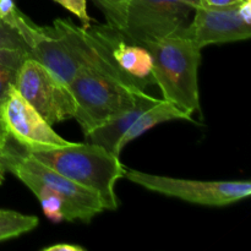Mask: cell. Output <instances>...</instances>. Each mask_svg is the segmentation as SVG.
Returning <instances> with one entry per match:
<instances>
[{
	"label": "cell",
	"instance_id": "1",
	"mask_svg": "<svg viewBox=\"0 0 251 251\" xmlns=\"http://www.w3.org/2000/svg\"><path fill=\"white\" fill-rule=\"evenodd\" d=\"M27 153L74 183L97 194L105 210L119 206L115 184L124 178L125 167L119 157L96 144L70 142L54 149L32 150Z\"/></svg>",
	"mask_w": 251,
	"mask_h": 251
},
{
	"label": "cell",
	"instance_id": "2",
	"mask_svg": "<svg viewBox=\"0 0 251 251\" xmlns=\"http://www.w3.org/2000/svg\"><path fill=\"white\" fill-rule=\"evenodd\" d=\"M145 47L151 54L154 85L159 87L163 100L193 115L200 109L199 66L202 48L185 31Z\"/></svg>",
	"mask_w": 251,
	"mask_h": 251
},
{
	"label": "cell",
	"instance_id": "3",
	"mask_svg": "<svg viewBox=\"0 0 251 251\" xmlns=\"http://www.w3.org/2000/svg\"><path fill=\"white\" fill-rule=\"evenodd\" d=\"M68 85L77 104L74 119L81 126L83 135L132 108L147 96L145 91L127 87L86 66L78 68Z\"/></svg>",
	"mask_w": 251,
	"mask_h": 251
},
{
	"label": "cell",
	"instance_id": "4",
	"mask_svg": "<svg viewBox=\"0 0 251 251\" xmlns=\"http://www.w3.org/2000/svg\"><path fill=\"white\" fill-rule=\"evenodd\" d=\"M124 178L153 193L196 205L223 207L251 194L249 180H191L125 169Z\"/></svg>",
	"mask_w": 251,
	"mask_h": 251
},
{
	"label": "cell",
	"instance_id": "5",
	"mask_svg": "<svg viewBox=\"0 0 251 251\" xmlns=\"http://www.w3.org/2000/svg\"><path fill=\"white\" fill-rule=\"evenodd\" d=\"M15 88L49 125L75 117L77 104L68 83L31 56L22 61Z\"/></svg>",
	"mask_w": 251,
	"mask_h": 251
},
{
	"label": "cell",
	"instance_id": "6",
	"mask_svg": "<svg viewBox=\"0 0 251 251\" xmlns=\"http://www.w3.org/2000/svg\"><path fill=\"white\" fill-rule=\"evenodd\" d=\"M193 11L189 0H129L122 31L145 47L185 31Z\"/></svg>",
	"mask_w": 251,
	"mask_h": 251
},
{
	"label": "cell",
	"instance_id": "7",
	"mask_svg": "<svg viewBox=\"0 0 251 251\" xmlns=\"http://www.w3.org/2000/svg\"><path fill=\"white\" fill-rule=\"evenodd\" d=\"M86 29V28H85ZM87 33L110 64L137 90L154 85L152 58L146 47L127 38L122 29L109 24H91Z\"/></svg>",
	"mask_w": 251,
	"mask_h": 251
},
{
	"label": "cell",
	"instance_id": "8",
	"mask_svg": "<svg viewBox=\"0 0 251 251\" xmlns=\"http://www.w3.org/2000/svg\"><path fill=\"white\" fill-rule=\"evenodd\" d=\"M0 120L9 139L25 147V151L54 149L70 144L51 129V125L15 87L0 103Z\"/></svg>",
	"mask_w": 251,
	"mask_h": 251
},
{
	"label": "cell",
	"instance_id": "9",
	"mask_svg": "<svg viewBox=\"0 0 251 251\" xmlns=\"http://www.w3.org/2000/svg\"><path fill=\"white\" fill-rule=\"evenodd\" d=\"M185 33L201 48L250 38L251 0L222 9L196 7Z\"/></svg>",
	"mask_w": 251,
	"mask_h": 251
},
{
	"label": "cell",
	"instance_id": "10",
	"mask_svg": "<svg viewBox=\"0 0 251 251\" xmlns=\"http://www.w3.org/2000/svg\"><path fill=\"white\" fill-rule=\"evenodd\" d=\"M9 26L16 29L20 34L31 58L50 69L66 83L73 80L80 64L53 26H38L19 9L15 12Z\"/></svg>",
	"mask_w": 251,
	"mask_h": 251
},
{
	"label": "cell",
	"instance_id": "11",
	"mask_svg": "<svg viewBox=\"0 0 251 251\" xmlns=\"http://www.w3.org/2000/svg\"><path fill=\"white\" fill-rule=\"evenodd\" d=\"M20 163L38 176L53 193L60 196L77 216V221L90 223L100 213L104 212V205L100 196L93 191L74 183L70 179L56 173L53 169L42 164L26 151L24 153L14 150Z\"/></svg>",
	"mask_w": 251,
	"mask_h": 251
},
{
	"label": "cell",
	"instance_id": "12",
	"mask_svg": "<svg viewBox=\"0 0 251 251\" xmlns=\"http://www.w3.org/2000/svg\"><path fill=\"white\" fill-rule=\"evenodd\" d=\"M157 100H158L157 98L147 95L146 97L141 98L134 107L110 118L98 126L93 127L85 136L90 140L91 144L98 145L114 156L119 157L120 152H122L120 142H122L124 135L134 124L135 120L139 118V115L149 109L150 107H152L154 103H157Z\"/></svg>",
	"mask_w": 251,
	"mask_h": 251
},
{
	"label": "cell",
	"instance_id": "13",
	"mask_svg": "<svg viewBox=\"0 0 251 251\" xmlns=\"http://www.w3.org/2000/svg\"><path fill=\"white\" fill-rule=\"evenodd\" d=\"M171 120H188V122L194 123L193 115L188 114V113L181 110L180 108H178L173 103L168 102V100H158L157 103H154L152 107L145 110L135 120L134 124L130 126V129L127 130V132L122 139L120 149L123 150L130 141L137 139V137L141 136L142 134L149 131L150 129H152L156 125L161 124V123L171 122Z\"/></svg>",
	"mask_w": 251,
	"mask_h": 251
},
{
	"label": "cell",
	"instance_id": "14",
	"mask_svg": "<svg viewBox=\"0 0 251 251\" xmlns=\"http://www.w3.org/2000/svg\"><path fill=\"white\" fill-rule=\"evenodd\" d=\"M38 222L36 216L0 208V242L31 232L38 226Z\"/></svg>",
	"mask_w": 251,
	"mask_h": 251
},
{
	"label": "cell",
	"instance_id": "15",
	"mask_svg": "<svg viewBox=\"0 0 251 251\" xmlns=\"http://www.w3.org/2000/svg\"><path fill=\"white\" fill-rule=\"evenodd\" d=\"M28 53L17 49H0V103L15 87L17 71Z\"/></svg>",
	"mask_w": 251,
	"mask_h": 251
},
{
	"label": "cell",
	"instance_id": "16",
	"mask_svg": "<svg viewBox=\"0 0 251 251\" xmlns=\"http://www.w3.org/2000/svg\"><path fill=\"white\" fill-rule=\"evenodd\" d=\"M107 19V24L122 29L129 0H92Z\"/></svg>",
	"mask_w": 251,
	"mask_h": 251
},
{
	"label": "cell",
	"instance_id": "17",
	"mask_svg": "<svg viewBox=\"0 0 251 251\" xmlns=\"http://www.w3.org/2000/svg\"><path fill=\"white\" fill-rule=\"evenodd\" d=\"M0 49H17L28 53L26 44L15 28L0 19ZM29 55V53H28Z\"/></svg>",
	"mask_w": 251,
	"mask_h": 251
},
{
	"label": "cell",
	"instance_id": "18",
	"mask_svg": "<svg viewBox=\"0 0 251 251\" xmlns=\"http://www.w3.org/2000/svg\"><path fill=\"white\" fill-rule=\"evenodd\" d=\"M56 4L61 5L64 9L75 15L82 24L83 28L87 29L92 24V19L87 11V0H53Z\"/></svg>",
	"mask_w": 251,
	"mask_h": 251
},
{
	"label": "cell",
	"instance_id": "19",
	"mask_svg": "<svg viewBox=\"0 0 251 251\" xmlns=\"http://www.w3.org/2000/svg\"><path fill=\"white\" fill-rule=\"evenodd\" d=\"M242 0H198V6L203 9H222L240 4Z\"/></svg>",
	"mask_w": 251,
	"mask_h": 251
},
{
	"label": "cell",
	"instance_id": "20",
	"mask_svg": "<svg viewBox=\"0 0 251 251\" xmlns=\"http://www.w3.org/2000/svg\"><path fill=\"white\" fill-rule=\"evenodd\" d=\"M17 9L15 0H0V19L9 25Z\"/></svg>",
	"mask_w": 251,
	"mask_h": 251
},
{
	"label": "cell",
	"instance_id": "21",
	"mask_svg": "<svg viewBox=\"0 0 251 251\" xmlns=\"http://www.w3.org/2000/svg\"><path fill=\"white\" fill-rule=\"evenodd\" d=\"M82 247L76 244H64V243H60V244L51 245V247L44 248L43 251H85Z\"/></svg>",
	"mask_w": 251,
	"mask_h": 251
},
{
	"label": "cell",
	"instance_id": "22",
	"mask_svg": "<svg viewBox=\"0 0 251 251\" xmlns=\"http://www.w3.org/2000/svg\"><path fill=\"white\" fill-rule=\"evenodd\" d=\"M9 140H10L9 136H7L6 131H5L4 126H2V124H1V120H0V151H1L5 146H6L7 142H9Z\"/></svg>",
	"mask_w": 251,
	"mask_h": 251
},
{
	"label": "cell",
	"instance_id": "23",
	"mask_svg": "<svg viewBox=\"0 0 251 251\" xmlns=\"http://www.w3.org/2000/svg\"><path fill=\"white\" fill-rule=\"evenodd\" d=\"M5 173H6V169H5L4 162H2V158H1V151H0V185H1L2 181H4Z\"/></svg>",
	"mask_w": 251,
	"mask_h": 251
}]
</instances>
